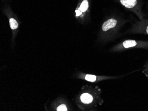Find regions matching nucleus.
Returning a JSON list of instances; mask_svg holds the SVG:
<instances>
[{"mask_svg":"<svg viewBox=\"0 0 148 111\" xmlns=\"http://www.w3.org/2000/svg\"><path fill=\"white\" fill-rule=\"evenodd\" d=\"M146 9L147 11V16H148V2H146Z\"/></svg>","mask_w":148,"mask_h":111,"instance_id":"nucleus-11","label":"nucleus"},{"mask_svg":"<svg viewBox=\"0 0 148 111\" xmlns=\"http://www.w3.org/2000/svg\"><path fill=\"white\" fill-rule=\"evenodd\" d=\"M142 72L148 79V59L142 67Z\"/></svg>","mask_w":148,"mask_h":111,"instance_id":"nucleus-8","label":"nucleus"},{"mask_svg":"<svg viewBox=\"0 0 148 111\" xmlns=\"http://www.w3.org/2000/svg\"><path fill=\"white\" fill-rule=\"evenodd\" d=\"M10 24L12 29H16L18 28V23L14 18H11L10 19Z\"/></svg>","mask_w":148,"mask_h":111,"instance_id":"nucleus-9","label":"nucleus"},{"mask_svg":"<svg viewBox=\"0 0 148 111\" xmlns=\"http://www.w3.org/2000/svg\"><path fill=\"white\" fill-rule=\"evenodd\" d=\"M130 20L118 15H111L102 24L101 33L102 40L106 43L110 42L115 39L120 30Z\"/></svg>","mask_w":148,"mask_h":111,"instance_id":"nucleus-1","label":"nucleus"},{"mask_svg":"<svg viewBox=\"0 0 148 111\" xmlns=\"http://www.w3.org/2000/svg\"><path fill=\"white\" fill-rule=\"evenodd\" d=\"M89 3L88 0H82L80 3L79 5L75 10V16L77 17L83 18L84 17L85 14L88 10Z\"/></svg>","mask_w":148,"mask_h":111,"instance_id":"nucleus-7","label":"nucleus"},{"mask_svg":"<svg viewBox=\"0 0 148 111\" xmlns=\"http://www.w3.org/2000/svg\"><path fill=\"white\" fill-rule=\"evenodd\" d=\"M57 111H68V108L65 104H61L57 108Z\"/></svg>","mask_w":148,"mask_h":111,"instance_id":"nucleus-10","label":"nucleus"},{"mask_svg":"<svg viewBox=\"0 0 148 111\" xmlns=\"http://www.w3.org/2000/svg\"><path fill=\"white\" fill-rule=\"evenodd\" d=\"M101 93H98L96 95H92L91 93L88 92H84L83 93H81L79 96V101L81 103L84 104V105H87L88 106L90 104H93L94 101L98 102L100 105L102 104L103 102V101L102 99H97L95 97H100V95Z\"/></svg>","mask_w":148,"mask_h":111,"instance_id":"nucleus-5","label":"nucleus"},{"mask_svg":"<svg viewBox=\"0 0 148 111\" xmlns=\"http://www.w3.org/2000/svg\"><path fill=\"white\" fill-rule=\"evenodd\" d=\"M126 74L124 75H119V76H103L101 77H97L95 75H92V74H86L85 75V80L88 82H95L97 80H114V79H118L121 78L123 77H124Z\"/></svg>","mask_w":148,"mask_h":111,"instance_id":"nucleus-6","label":"nucleus"},{"mask_svg":"<svg viewBox=\"0 0 148 111\" xmlns=\"http://www.w3.org/2000/svg\"><path fill=\"white\" fill-rule=\"evenodd\" d=\"M133 49H142L148 50V41L128 39L114 46L109 50V51L115 53L123 52Z\"/></svg>","mask_w":148,"mask_h":111,"instance_id":"nucleus-2","label":"nucleus"},{"mask_svg":"<svg viewBox=\"0 0 148 111\" xmlns=\"http://www.w3.org/2000/svg\"><path fill=\"white\" fill-rule=\"evenodd\" d=\"M129 11L136 15L138 19L141 20L147 17V15L143 10L144 0H115Z\"/></svg>","mask_w":148,"mask_h":111,"instance_id":"nucleus-3","label":"nucleus"},{"mask_svg":"<svg viewBox=\"0 0 148 111\" xmlns=\"http://www.w3.org/2000/svg\"><path fill=\"white\" fill-rule=\"evenodd\" d=\"M130 34H143L148 35V18L145 17L141 20L134 22L130 28L125 33Z\"/></svg>","mask_w":148,"mask_h":111,"instance_id":"nucleus-4","label":"nucleus"}]
</instances>
